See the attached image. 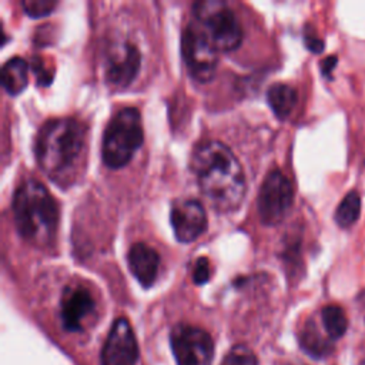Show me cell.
<instances>
[{
    "mask_svg": "<svg viewBox=\"0 0 365 365\" xmlns=\"http://www.w3.org/2000/svg\"><path fill=\"white\" fill-rule=\"evenodd\" d=\"M191 170L208 202L221 212L241 204L245 194V175L234 153L221 141L200 143L191 157Z\"/></svg>",
    "mask_w": 365,
    "mask_h": 365,
    "instance_id": "6da1fadb",
    "label": "cell"
},
{
    "mask_svg": "<svg viewBox=\"0 0 365 365\" xmlns=\"http://www.w3.org/2000/svg\"><path fill=\"white\" fill-rule=\"evenodd\" d=\"M87 128L76 118H53L43 124L36 138V158L41 171L56 184H71L86 153Z\"/></svg>",
    "mask_w": 365,
    "mask_h": 365,
    "instance_id": "7a4b0ae2",
    "label": "cell"
},
{
    "mask_svg": "<svg viewBox=\"0 0 365 365\" xmlns=\"http://www.w3.org/2000/svg\"><path fill=\"white\" fill-rule=\"evenodd\" d=\"M11 208L17 232L23 240L37 247H46L54 240L58 210L41 182L23 181L14 191Z\"/></svg>",
    "mask_w": 365,
    "mask_h": 365,
    "instance_id": "3957f363",
    "label": "cell"
},
{
    "mask_svg": "<svg viewBox=\"0 0 365 365\" xmlns=\"http://www.w3.org/2000/svg\"><path fill=\"white\" fill-rule=\"evenodd\" d=\"M144 140L140 111L134 107L118 110L106 125L101 157L108 168L117 170L130 163Z\"/></svg>",
    "mask_w": 365,
    "mask_h": 365,
    "instance_id": "277c9868",
    "label": "cell"
},
{
    "mask_svg": "<svg viewBox=\"0 0 365 365\" xmlns=\"http://www.w3.org/2000/svg\"><path fill=\"white\" fill-rule=\"evenodd\" d=\"M192 14L217 51L228 53L240 47L242 29L227 3L220 0L197 1L192 4Z\"/></svg>",
    "mask_w": 365,
    "mask_h": 365,
    "instance_id": "5b68a950",
    "label": "cell"
},
{
    "mask_svg": "<svg viewBox=\"0 0 365 365\" xmlns=\"http://www.w3.org/2000/svg\"><path fill=\"white\" fill-rule=\"evenodd\" d=\"M181 53L190 76L200 81H210L217 70V50L197 23L188 24L181 36Z\"/></svg>",
    "mask_w": 365,
    "mask_h": 365,
    "instance_id": "8992f818",
    "label": "cell"
},
{
    "mask_svg": "<svg viewBox=\"0 0 365 365\" xmlns=\"http://www.w3.org/2000/svg\"><path fill=\"white\" fill-rule=\"evenodd\" d=\"M171 349L177 365H211L214 358V342L202 328L178 324L170 334Z\"/></svg>",
    "mask_w": 365,
    "mask_h": 365,
    "instance_id": "52a82bcc",
    "label": "cell"
},
{
    "mask_svg": "<svg viewBox=\"0 0 365 365\" xmlns=\"http://www.w3.org/2000/svg\"><path fill=\"white\" fill-rule=\"evenodd\" d=\"M294 198L289 180L279 171L271 170L258 191V215L265 225H275L284 220Z\"/></svg>",
    "mask_w": 365,
    "mask_h": 365,
    "instance_id": "ba28073f",
    "label": "cell"
},
{
    "mask_svg": "<svg viewBox=\"0 0 365 365\" xmlns=\"http://www.w3.org/2000/svg\"><path fill=\"white\" fill-rule=\"evenodd\" d=\"M138 345L127 318H117L100 352L101 365H137Z\"/></svg>",
    "mask_w": 365,
    "mask_h": 365,
    "instance_id": "9c48e42d",
    "label": "cell"
},
{
    "mask_svg": "<svg viewBox=\"0 0 365 365\" xmlns=\"http://www.w3.org/2000/svg\"><path fill=\"white\" fill-rule=\"evenodd\" d=\"M96 312V301L83 285H68L60 299V318L66 331L78 332L84 322Z\"/></svg>",
    "mask_w": 365,
    "mask_h": 365,
    "instance_id": "30bf717a",
    "label": "cell"
},
{
    "mask_svg": "<svg viewBox=\"0 0 365 365\" xmlns=\"http://www.w3.org/2000/svg\"><path fill=\"white\" fill-rule=\"evenodd\" d=\"M170 221L180 242L195 241L207 228L204 207L197 200H181L171 208Z\"/></svg>",
    "mask_w": 365,
    "mask_h": 365,
    "instance_id": "8fae6325",
    "label": "cell"
},
{
    "mask_svg": "<svg viewBox=\"0 0 365 365\" xmlns=\"http://www.w3.org/2000/svg\"><path fill=\"white\" fill-rule=\"evenodd\" d=\"M141 63L138 48L131 43L114 47L107 57L106 80L117 88L127 87L137 76Z\"/></svg>",
    "mask_w": 365,
    "mask_h": 365,
    "instance_id": "7c38bea8",
    "label": "cell"
},
{
    "mask_svg": "<svg viewBox=\"0 0 365 365\" xmlns=\"http://www.w3.org/2000/svg\"><path fill=\"white\" fill-rule=\"evenodd\" d=\"M127 262L131 274L143 287L154 284L160 265V257L154 248L144 242L133 244L127 254Z\"/></svg>",
    "mask_w": 365,
    "mask_h": 365,
    "instance_id": "4fadbf2b",
    "label": "cell"
},
{
    "mask_svg": "<svg viewBox=\"0 0 365 365\" xmlns=\"http://www.w3.org/2000/svg\"><path fill=\"white\" fill-rule=\"evenodd\" d=\"M299 345L301 348L314 358H324L332 352V341L329 336H325L317 327V324L309 319L299 332Z\"/></svg>",
    "mask_w": 365,
    "mask_h": 365,
    "instance_id": "5bb4252c",
    "label": "cell"
},
{
    "mask_svg": "<svg viewBox=\"0 0 365 365\" xmlns=\"http://www.w3.org/2000/svg\"><path fill=\"white\" fill-rule=\"evenodd\" d=\"M298 96L294 87L285 83H275L267 90V101L274 114L284 120L287 118L297 104Z\"/></svg>",
    "mask_w": 365,
    "mask_h": 365,
    "instance_id": "9a60e30c",
    "label": "cell"
},
{
    "mask_svg": "<svg viewBox=\"0 0 365 365\" xmlns=\"http://www.w3.org/2000/svg\"><path fill=\"white\" fill-rule=\"evenodd\" d=\"M29 64L21 57H13L3 64L1 68V86L11 94H20L27 87Z\"/></svg>",
    "mask_w": 365,
    "mask_h": 365,
    "instance_id": "2e32d148",
    "label": "cell"
},
{
    "mask_svg": "<svg viewBox=\"0 0 365 365\" xmlns=\"http://www.w3.org/2000/svg\"><path fill=\"white\" fill-rule=\"evenodd\" d=\"M321 318H322L324 329L331 339H338L345 334L348 328V319L341 307L334 304L324 307L321 312Z\"/></svg>",
    "mask_w": 365,
    "mask_h": 365,
    "instance_id": "e0dca14e",
    "label": "cell"
},
{
    "mask_svg": "<svg viewBox=\"0 0 365 365\" xmlns=\"http://www.w3.org/2000/svg\"><path fill=\"white\" fill-rule=\"evenodd\" d=\"M359 212H361V197L355 191H351L339 202L335 211V221L342 228L351 227L358 220Z\"/></svg>",
    "mask_w": 365,
    "mask_h": 365,
    "instance_id": "ac0fdd59",
    "label": "cell"
},
{
    "mask_svg": "<svg viewBox=\"0 0 365 365\" xmlns=\"http://www.w3.org/2000/svg\"><path fill=\"white\" fill-rule=\"evenodd\" d=\"M221 365H258V359L247 345H235L224 356Z\"/></svg>",
    "mask_w": 365,
    "mask_h": 365,
    "instance_id": "d6986e66",
    "label": "cell"
},
{
    "mask_svg": "<svg viewBox=\"0 0 365 365\" xmlns=\"http://www.w3.org/2000/svg\"><path fill=\"white\" fill-rule=\"evenodd\" d=\"M57 6L54 0H24L21 1V7L24 13L30 17L38 19L51 13V10Z\"/></svg>",
    "mask_w": 365,
    "mask_h": 365,
    "instance_id": "ffe728a7",
    "label": "cell"
},
{
    "mask_svg": "<svg viewBox=\"0 0 365 365\" xmlns=\"http://www.w3.org/2000/svg\"><path fill=\"white\" fill-rule=\"evenodd\" d=\"M210 279V261L205 257H200L194 262L192 281L197 285H202Z\"/></svg>",
    "mask_w": 365,
    "mask_h": 365,
    "instance_id": "44dd1931",
    "label": "cell"
},
{
    "mask_svg": "<svg viewBox=\"0 0 365 365\" xmlns=\"http://www.w3.org/2000/svg\"><path fill=\"white\" fill-rule=\"evenodd\" d=\"M33 73L41 86H48L53 78V71H47L44 63L40 58H33Z\"/></svg>",
    "mask_w": 365,
    "mask_h": 365,
    "instance_id": "7402d4cb",
    "label": "cell"
},
{
    "mask_svg": "<svg viewBox=\"0 0 365 365\" xmlns=\"http://www.w3.org/2000/svg\"><path fill=\"white\" fill-rule=\"evenodd\" d=\"M304 40H305L307 48H309L312 53H321L324 50V41L318 36H315V33L305 31Z\"/></svg>",
    "mask_w": 365,
    "mask_h": 365,
    "instance_id": "603a6c76",
    "label": "cell"
},
{
    "mask_svg": "<svg viewBox=\"0 0 365 365\" xmlns=\"http://www.w3.org/2000/svg\"><path fill=\"white\" fill-rule=\"evenodd\" d=\"M336 61H338V58L335 56H328L327 58H324L321 61V71H322V74L327 76V77H331V71L334 70Z\"/></svg>",
    "mask_w": 365,
    "mask_h": 365,
    "instance_id": "cb8c5ba5",
    "label": "cell"
},
{
    "mask_svg": "<svg viewBox=\"0 0 365 365\" xmlns=\"http://www.w3.org/2000/svg\"><path fill=\"white\" fill-rule=\"evenodd\" d=\"M288 365H297V364H288Z\"/></svg>",
    "mask_w": 365,
    "mask_h": 365,
    "instance_id": "d4e9b609",
    "label": "cell"
}]
</instances>
